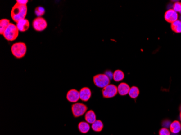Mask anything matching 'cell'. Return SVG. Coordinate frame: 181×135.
Listing matches in <instances>:
<instances>
[{
    "instance_id": "2e32d148",
    "label": "cell",
    "mask_w": 181,
    "mask_h": 135,
    "mask_svg": "<svg viewBox=\"0 0 181 135\" xmlns=\"http://www.w3.org/2000/svg\"><path fill=\"white\" fill-rule=\"evenodd\" d=\"M104 127L103 123L100 120H96L92 124L91 128L94 131L100 132L102 131Z\"/></svg>"
},
{
    "instance_id": "3957f363",
    "label": "cell",
    "mask_w": 181,
    "mask_h": 135,
    "mask_svg": "<svg viewBox=\"0 0 181 135\" xmlns=\"http://www.w3.org/2000/svg\"><path fill=\"white\" fill-rule=\"evenodd\" d=\"M11 53L16 58L21 59L26 55L27 46L25 43H15L11 47Z\"/></svg>"
},
{
    "instance_id": "30bf717a",
    "label": "cell",
    "mask_w": 181,
    "mask_h": 135,
    "mask_svg": "<svg viewBox=\"0 0 181 135\" xmlns=\"http://www.w3.org/2000/svg\"><path fill=\"white\" fill-rule=\"evenodd\" d=\"M91 91L88 87H84L79 91L80 99L84 102H87L91 97Z\"/></svg>"
},
{
    "instance_id": "83f0119b",
    "label": "cell",
    "mask_w": 181,
    "mask_h": 135,
    "mask_svg": "<svg viewBox=\"0 0 181 135\" xmlns=\"http://www.w3.org/2000/svg\"><path fill=\"white\" fill-rule=\"evenodd\" d=\"M180 119H181V114H180Z\"/></svg>"
},
{
    "instance_id": "f1b7e54d",
    "label": "cell",
    "mask_w": 181,
    "mask_h": 135,
    "mask_svg": "<svg viewBox=\"0 0 181 135\" xmlns=\"http://www.w3.org/2000/svg\"><path fill=\"white\" fill-rule=\"evenodd\" d=\"M179 13H181V11H180V12H179Z\"/></svg>"
},
{
    "instance_id": "8992f818",
    "label": "cell",
    "mask_w": 181,
    "mask_h": 135,
    "mask_svg": "<svg viewBox=\"0 0 181 135\" xmlns=\"http://www.w3.org/2000/svg\"><path fill=\"white\" fill-rule=\"evenodd\" d=\"M32 26L35 30L37 32H41L46 29L47 22L43 17H36L33 21Z\"/></svg>"
},
{
    "instance_id": "4fadbf2b",
    "label": "cell",
    "mask_w": 181,
    "mask_h": 135,
    "mask_svg": "<svg viewBox=\"0 0 181 135\" xmlns=\"http://www.w3.org/2000/svg\"><path fill=\"white\" fill-rule=\"evenodd\" d=\"M169 128H170V130L172 133H179V131L181 130V123L177 120H175L171 123L170 126Z\"/></svg>"
},
{
    "instance_id": "9a60e30c",
    "label": "cell",
    "mask_w": 181,
    "mask_h": 135,
    "mask_svg": "<svg viewBox=\"0 0 181 135\" xmlns=\"http://www.w3.org/2000/svg\"><path fill=\"white\" fill-rule=\"evenodd\" d=\"M78 129L80 133H88L90 129L89 123L86 122H81L78 124Z\"/></svg>"
},
{
    "instance_id": "7402d4cb",
    "label": "cell",
    "mask_w": 181,
    "mask_h": 135,
    "mask_svg": "<svg viewBox=\"0 0 181 135\" xmlns=\"http://www.w3.org/2000/svg\"><path fill=\"white\" fill-rule=\"evenodd\" d=\"M173 10L175 11L176 12H180L181 11V3L177 2L173 5Z\"/></svg>"
},
{
    "instance_id": "9c48e42d",
    "label": "cell",
    "mask_w": 181,
    "mask_h": 135,
    "mask_svg": "<svg viewBox=\"0 0 181 135\" xmlns=\"http://www.w3.org/2000/svg\"><path fill=\"white\" fill-rule=\"evenodd\" d=\"M164 17L166 21L168 22L169 23H172L178 20L179 15L177 12L174 11L173 9H170L168 11H166V13H165Z\"/></svg>"
},
{
    "instance_id": "d6986e66",
    "label": "cell",
    "mask_w": 181,
    "mask_h": 135,
    "mask_svg": "<svg viewBox=\"0 0 181 135\" xmlns=\"http://www.w3.org/2000/svg\"><path fill=\"white\" fill-rule=\"evenodd\" d=\"M130 97L132 98L135 99L138 97L139 94V90L138 88L136 87H132L130 88V90L128 94Z\"/></svg>"
},
{
    "instance_id": "5bb4252c",
    "label": "cell",
    "mask_w": 181,
    "mask_h": 135,
    "mask_svg": "<svg viewBox=\"0 0 181 135\" xmlns=\"http://www.w3.org/2000/svg\"><path fill=\"white\" fill-rule=\"evenodd\" d=\"M85 118L86 122L92 124L96 120V114L93 110H89L86 113Z\"/></svg>"
},
{
    "instance_id": "277c9868",
    "label": "cell",
    "mask_w": 181,
    "mask_h": 135,
    "mask_svg": "<svg viewBox=\"0 0 181 135\" xmlns=\"http://www.w3.org/2000/svg\"><path fill=\"white\" fill-rule=\"evenodd\" d=\"M93 82L97 87L104 88L110 85V80L105 74H98L94 76Z\"/></svg>"
},
{
    "instance_id": "8fae6325",
    "label": "cell",
    "mask_w": 181,
    "mask_h": 135,
    "mask_svg": "<svg viewBox=\"0 0 181 135\" xmlns=\"http://www.w3.org/2000/svg\"><path fill=\"white\" fill-rule=\"evenodd\" d=\"M16 26L19 32H25L29 29L30 23L28 20L25 19L17 22L16 23Z\"/></svg>"
},
{
    "instance_id": "484cf974",
    "label": "cell",
    "mask_w": 181,
    "mask_h": 135,
    "mask_svg": "<svg viewBox=\"0 0 181 135\" xmlns=\"http://www.w3.org/2000/svg\"><path fill=\"white\" fill-rule=\"evenodd\" d=\"M28 0H17L16 2L20 4H23V5H27V3H28Z\"/></svg>"
},
{
    "instance_id": "7a4b0ae2",
    "label": "cell",
    "mask_w": 181,
    "mask_h": 135,
    "mask_svg": "<svg viewBox=\"0 0 181 135\" xmlns=\"http://www.w3.org/2000/svg\"><path fill=\"white\" fill-rule=\"evenodd\" d=\"M19 30L16 25L11 23L4 31L3 36L6 40L8 41H15L18 37Z\"/></svg>"
},
{
    "instance_id": "52a82bcc",
    "label": "cell",
    "mask_w": 181,
    "mask_h": 135,
    "mask_svg": "<svg viewBox=\"0 0 181 135\" xmlns=\"http://www.w3.org/2000/svg\"><path fill=\"white\" fill-rule=\"evenodd\" d=\"M118 93V88L113 85H108L103 88L102 90L103 97L106 98H110L115 97Z\"/></svg>"
},
{
    "instance_id": "d4e9b609",
    "label": "cell",
    "mask_w": 181,
    "mask_h": 135,
    "mask_svg": "<svg viewBox=\"0 0 181 135\" xmlns=\"http://www.w3.org/2000/svg\"><path fill=\"white\" fill-rule=\"evenodd\" d=\"M105 74L110 78V80H111L113 78V73H112L111 71H107Z\"/></svg>"
},
{
    "instance_id": "4316f807",
    "label": "cell",
    "mask_w": 181,
    "mask_h": 135,
    "mask_svg": "<svg viewBox=\"0 0 181 135\" xmlns=\"http://www.w3.org/2000/svg\"><path fill=\"white\" fill-rule=\"evenodd\" d=\"M179 20H180V21H181V16H180V17H179Z\"/></svg>"
},
{
    "instance_id": "603a6c76",
    "label": "cell",
    "mask_w": 181,
    "mask_h": 135,
    "mask_svg": "<svg viewBox=\"0 0 181 135\" xmlns=\"http://www.w3.org/2000/svg\"><path fill=\"white\" fill-rule=\"evenodd\" d=\"M159 135H170V132L166 128H163L160 129Z\"/></svg>"
},
{
    "instance_id": "44dd1931",
    "label": "cell",
    "mask_w": 181,
    "mask_h": 135,
    "mask_svg": "<svg viewBox=\"0 0 181 135\" xmlns=\"http://www.w3.org/2000/svg\"><path fill=\"white\" fill-rule=\"evenodd\" d=\"M45 9L43 7H37L35 9V14L37 16V17H41L45 14Z\"/></svg>"
},
{
    "instance_id": "ba28073f",
    "label": "cell",
    "mask_w": 181,
    "mask_h": 135,
    "mask_svg": "<svg viewBox=\"0 0 181 135\" xmlns=\"http://www.w3.org/2000/svg\"><path fill=\"white\" fill-rule=\"evenodd\" d=\"M66 98L68 101L71 103H76L80 99L79 91L75 89H71L68 91L66 95Z\"/></svg>"
},
{
    "instance_id": "5b68a950",
    "label": "cell",
    "mask_w": 181,
    "mask_h": 135,
    "mask_svg": "<svg viewBox=\"0 0 181 135\" xmlns=\"http://www.w3.org/2000/svg\"><path fill=\"white\" fill-rule=\"evenodd\" d=\"M88 110V107L84 104L76 103L72 106V111L75 117H79L85 114Z\"/></svg>"
},
{
    "instance_id": "e0dca14e",
    "label": "cell",
    "mask_w": 181,
    "mask_h": 135,
    "mask_svg": "<svg viewBox=\"0 0 181 135\" xmlns=\"http://www.w3.org/2000/svg\"><path fill=\"white\" fill-rule=\"evenodd\" d=\"M10 23V21L6 19H3L0 20V34L3 35Z\"/></svg>"
},
{
    "instance_id": "6da1fadb",
    "label": "cell",
    "mask_w": 181,
    "mask_h": 135,
    "mask_svg": "<svg viewBox=\"0 0 181 135\" xmlns=\"http://www.w3.org/2000/svg\"><path fill=\"white\" fill-rule=\"evenodd\" d=\"M27 13V5L20 4L18 3L13 6L11 11V17L14 21L17 23L21 20L25 19Z\"/></svg>"
},
{
    "instance_id": "7c38bea8",
    "label": "cell",
    "mask_w": 181,
    "mask_h": 135,
    "mask_svg": "<svg viewBox=\"0 0 181 135\" xmlns=\"http://www.w3.org/2000/svg\"><path fill=\"white\" fill-rule=\"evenodd\" d=\"M118 88V93L121 96H125L129 94L130 87L126 83H121Z\"/></svg>"
},
{
    "instance_id": "f546056e",
    "label": "cell",
    "mask_w": 181,
    "mask_h": 135,
    "mask_svg": "<svg viewBox=\"0 0 181 135\" xmlns=\"http://www.w3.org/2000/svg\"></svg>"
},
{
    "instance_id": "ac0fdd59",
    "label": "cell",
    "mask_w": 181,
    "mask_h": 135,
    "mask_svg": "<svg viewBox=\"0 0 181 135\" xmlns=\"http://www.w3.org/2000/svg\"><path fill=\"white\" fill-rule=\"evenodd\" d=\"M125 75L123 72L120 70H117L113 73V78L115 82H120L123 80L124 78Z\"/></svg>"
},
{
    "instance_id": "cb8c5ba5",
    "label": "cell",
    "mask_w": 181,
    "mask_h": 135,
    "mask_svg": "<svg viewBox=\"0 0 181 135\" xmlns=\"http://www.w3.org/2000/svg\"><path fill=\"white\" fill-rule=\"evenodd\" d=\"M171 123L170 122V121L169 120H164V122H163V126L164 127V128H168V127H170V126Z\"/></svg>"
},
{
    "instance_id": "ffe728a7",
    "label": "cell",
    "mask_w": 181,
    "mask_h": 135,
    "mask_svg": "<svg viewBox=\"0 0 181 135\" xmlns=\"http://www.w3.org/2000/svg\"><path fill=\"white\" fill-rule=\"evenodd\" d=\"M171 29L174 32L180 33H181V21L178 20L176 21L171 23Z\"/></svg>"
}]
</instances>
